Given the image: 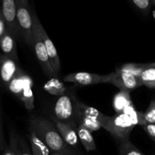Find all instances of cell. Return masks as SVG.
<instances>
[{
    "mask_svg": "<svg viewBox=\"0 0 155 155\" xmlns=\"http://www.w3.org/2000/svg\"><path fill=\"white\" fill-rule=\"evenodd\" d=\"M132 3L137 8L139 9L143 13L146 14L148 13L152 5V2L150 0H133Z\"/></svg>",
    "mask_w": 155,
    "mask_h": 155,
    "instance_id": "obj_26",
    "label": "cell"
},
{
    "mask_svg": "<svg viewBox=\"0 0 155 155\" xmlns=\"http://www.w3.org/2000/svg\"><path fill=\"white\" fill-rule=\"evenodd\" d=\"M33 49L34 50V52L36 53V58L40 64L41 69L43 72L45 74L46 77L49 79L53 78H59L58 74L55 72L50 63V58H49L48 53H47L46 47L44 45L43 42L41 39L40 36L39 34L37 29L36 26L33 24Z\"/></svg>",
    "mask_w": 155,
    "mask_h": 155,
    "instance_id": "obj_5",
    "label": "cell"
},
{
    "mask_svg": "<svg viewBox=\"0 0 155 155\" xmlns=\"http://www.w3.org/2000/svg\"><path fill=\"white\" fill-rule=\"evenodd\" d=\"M29 128L34 130L51 152L75 155L72 148L64 142L53 121L43 117H35L29 120Z\"/></svg>",
    "mask_w": 155,
    "mask_h": 155,
    "instance_id": "obj_1",
    "label": "cell"
},
{
    "mask_svg": "<svg viewBox=\"0 0 155 155\" xmlns=\"http://www.w3.org/2000/svg\"><path fill=\"white\" fill-rule=\"evenodd\" d=\"M119 153V155H144L130 142V140L120 142Z\"/></svg>",
    "mask_w": 155,
    "mask_h": 155,
    "instance_id": "obj_22",
    "label": "cell"
},
{
    "mask_svg": "<svg viewBox=\"0 0 155 155\" xmlns=\"http://www.w3.org/2000/svg\"><path fill=\"white\" fill-rule=\"evenodd\" d=\"M109 83L116 86L118 89H119V90L126 91L129 92L142 86V83L138 77L131 74L117 73L115 71Z\"/></svg>",
    "mask_w": 155,
    "mask_h": 155,
    "instance_id": "obj_10",
    "label": "cell"
},
{
    "mask_svg": "<svg viewBox=\"0 0 155 155\" xmlns=\"http://www.w3.org/2000/svg\"><path fill=\"white\" fill-rule=\"evenodd\" d=\"M0 14H1V5H0Z\"/></svg>",
    "mask_w": 155,
    "mask_h": 155,
    "instance_id": "obj_33",
    "label": "cell"
},
{
    "mask_svg": "<svg viewBox=\"0 0 155 155\" xmlns=\"http://www.w3.org/2000/svg\"><path fill=\"white\" fill-rule=\"evenodd\" d=\"M32 18H33V24L36 26V29L39 32L40 36L41 39H42L43 42L44 43V45H45L52 67H53L55 72L56 74H59L61 70V64L56 47H55L53 42H52V40L49 37L48 34H47L45 29L43 27L42 24H41L40 21L37 15H36V12H34V11H32Z\"/></svg>",
    "mask_w": 155,
    "mask_h": 155,
    "instance_id": "obj_6",
    "label": "cell"
},
{
    "mask_svg": "<svg viewBox=\"0 0 155 155\" xmlns=\"http://www.w3.org/2000/svg\"><path fill=\"white\" fill-rule=\"evenodd\" d=\"M144 124H155V98L151 100L146 111L143 113Z\"/></svg>",
    "mask_w": 155,
    "mask_h": 155,
    "instance_id": "obj_24",
    "label": "cell"
},
{
    "mask_svg": "<svg viewBox=\"0 0 155 155\" xmlns=\"http://www.w3.org/2000/svg\"><path fill=\"white\" fill-rule=\"evenodd\" d=\"M18 154L33 155L26 141L21 136H18Z\"/></svg>",
    "mask_w": 155,
    "mask_h": 155,
    "instance_id": "obj_25",
    "label": "cell"
},
{
    "mask_svg": "<svg viewBox=\"0 0 155 155\" xmlns=\"http://www.w3.org/2000/svg\"><path fill=\"white\" fill-rule=\"evenodd\" d=\"M145 65L146 64H125L115 69V72L131 74L139 78L141 72L145 68Z\"/></svg>",
    "mask_w": 155,
    "mask_h": 155,
    "instance_id": "obj_20",
    "label": "cell"
},
{
    "mask_svg": "<svg viewBox=\"0 0 155 155\" xmlns=\"http://www.w3.org/2000/svg\"><path fill=\"white\" fill-rule=\"evenodd\" d=\"M152 15H153V18H154V19H155V9L153 11V13H152Z\"/></svg>",
    "mask_w": 155,
    "mask_h": 155,
    "instance_id": "obj_31",
    "label": "cell"
},
{
    "mask_svg": "<svg viewBox=\"0 0 155 155\" xmlns=\"http://www.w3.org/2000/svg\"><path fill=\"white\" fill-rule=\"evenodd\" d=\"M151 2H152V5H153L155 6V0H152Z\"/></svg>",
    "mask_w": 155,
    "mask_h": 155,
    "instance_id": "obj_32",
    "label": "cell"
},
{
    "mask_svg": "<svg viewBox=\"0 0 155 155\" xmlns=\"http://www.w3.org/2000/svg\"><path fill=\"white\" fill-rule=\"evenodd\" d=\"M53 123L56 124L64 142L72 149L77 148L80 142L78 136L77 127L57 120H53Z\"/></svg>",
    "mask_w": 155,
    "mask_h": 155,
    "instance_id": "obj_12",
    "label": "cell"
},
{
    "mask_svg": "<svg viewBox=\"0 0 155 155\" xmlns=\"http://www.w3.org/2000/svg\"><path fill=\"white\" fill-rule=\"evenodd\" d=\"M33 81L31 77L25 73L23 79V83L17 98L20 100L27 110L34 108V94L33 91Z\"/></svg>",
    "mask_w": 155,
    "mask_h": 155,
    "instance_id": "obj_11",
    "label": "cell"
},
{
    "mask_svg": "<svg viewBox=\"0 0 155 155\" xmlns=\"http://www.w3.org/2000/svg\"><path fill=\"white\" fill-rule=\"evenodd\" d=\"M79 100L73 90L66 91L64 95L58 97L53 106V120L78 127L79 120Z\"/></svg>",
    "mask_w": 155,
    "mask_h": 155,
    "instance_id": "obj_2",
    "label": "cell"
},
{
    "mask_svg": "<svg viewBox=\"0 0 155 155\" xmlns=\"http://www.w3.org/2000/svg\"><path fill=\"white\" fill-rule=\"evenodd\" d=\"M135 127L129 116L126 114H116L106 116L102 124V128L110 133L119 142L129 140L131 132Z\"/></svg>",
    "mask_w": 155,
    "mask_h": 155,
    "instance_id": "obj_3",
    "label": "cell"
},
{
    "mask_svg": "<svg viewBox=\"0 0 155 155\" xmlns=\"http://www.w3.org/2000/svg\"><path fill=\"white\" fill-rule=\"evenodd\" d=\"M133 105L131 100L130 92L126 91L119 90L115 94L112 100V107L116 114H122L126 108Z\"/></svg>",
    "mask_w": 155,
    "mask_h": 155,
    "instance_id": "obj_15",
    "label": "cell"
},
{
    "mask_svg": "<svg viewBox=\"0 0 155 155\" xmlns=\"http://www.w3.org/2000/svg\"><path fill=\"white\" fill-rule=\"evenodd\" d=\"M153 65H155V62H153Z\"/></svg>",
    "mask_w": 155,
    "mask_h": 155,
    "instance_id": "obj_34",
    "label": "cell"
},
{
    "mask_svg": "<svg viewBox=\"0 0 155 155\" xmlns=\"http://www.w3.org/2000/svg\"><path fill=\"white\" fill-rule=\"evenodd\" d=\"M0 5L2 16L5 23L7 31L18 39L21 36L17 20L16 0H3Z\"/></svg>",
    "mask_w": 155,
    "mask_h": 155,
    "instance_id": "obj_8",
    "label": "cell"
},
{
    "mask_svg": "<svg viewBox=\"0 0 155 155\" xmlns=\"http://www.w3.org/2000/svg\"><path fill=\"white\" fill-rule=\"evenodd\" d=\"M78 107L80 115H82V116H84L88 118H92V119L97 120V121L100 123L101 126L104 120L106 119V116H107V115L103 114V113L99 111L97 109L91 107V106L87 105L86 104L80 101L78 102Z\"/></svg>",
    "mask_w": 155,
    "mask_h": 155,
    "instance_id": "obj_17",
    "label": "cell"
},
{
    "mask_svg": "<svg viewBox=\"0 0 155 155\" xmlns=\"http://www.w3.org/2000/svg\"><path fill=\"white\" fill-rule=\"evenodd\" d=\"M6 32H7V28H6L5 23L2 16V14H0V40L4 36Z\"/></svg>",
    "mask_w": 155,
    "mask_h": 155,
    "instance_id": "obj_29",
    "label": "cell"
},
{
    "mask_svg": "<svg viewBox=\"0 0 155 155\" xmlns=\"http://www.w3.org/2000/svg\"><path fill=\"white\" fill-rule=\"evenodd\" d=\"M78 125L83 126V127H84L85 128H87L91 132L97 131L100 128H102L100 123L97 121V120L86 117L82 116V115L79 116Z\"/></svg>",
    "mask_w": 155,
    "mask_h": 155,
    "instance_id": "obj_23",
    "label": "cell"
},
{
    "mask_svg": "<svg viewBox=\"0 0 155 155\" xmlns=\"http://www.w3.org/2000/svg\"><path fill=\"white\" fill-rule=\"evenodd\" d=\"M7 147L5 139L4 133H3L2 128V109L1 104H0V151H4Z\"/></svg>",
    "mask_w": 155,
    "mask_h": 155,
    "instance_id": "obj_27",
    "label": "cell"
},
{
    "mask_svg": "<svg viewBox=\"0 0 155 155\" xmlns=\"http://www.w3.org/2000/svg\"><path fill=\"white\" fill-rule=\"evenodd\" d=\"M44 89L48 93L55 96L59 97L66 92V88L59 78H53L49 80L44 84Z\"/></svg>",
    "mask_w": 155,
    "mask_h": 155,
    "instance_id": "obj_19",
    "label": "cell"
},
{
    "mask_svg": "<svg viewBox=\"0 0 155 155\" xmlns=\"http://www.w3.org/2000/svg\"><path fill=\"white\" fill-rule=\"evenodd\" d=\"M78 155H84V154H78Z\"/></svg>",
    "mask_w": 155,
    "mask_h": 155,
    "instance_id": "obj_35",
    "label": "cell"
},
{
    "mask_svg": "<svg viewBox=\"0 0 155 155\" xmlns=\"http://www.w3.org/2000/svg\"><path fill=\"white\" fill-rule=\"evenodd\" d=\"M77 133L79 141L82 144L86 151L90 152L96 150L97 146L92 136V132L81 125L77 127Z\"/></svg>",
    "mask_w": 155,
    "mask_h": 155,
    "instance_id": "obj_16",
    "label": "cell"
},
{
    "mask_svg": "<svg viewBox=\"0 0 155 155\" xmlns=\"http://www.w3.org/2000/svg\"><path fill=\"white\" fill-rule=\"evenodd\" d=\"M50 155H65L63 154H60V153H55V152H51Z\"/></svg>",
    "mask_w": 155,
    "mask_h": 155,
    "instance_id": "obj_30",
    "label": "cell"
},
{
    "mask_svg": "<svg viewBox=\"0 0 155 155\" xmlns=\"http://www.w3.org/2000/svg\"><path fill=\"white\" fill-rule=\"evenodd\" d=\"M21 70L18 62L0 54V87L7 90L9 85Z\"/></svg>",
    "mask_w": 155,
    "mask_h": 155,
    "instance_id": "obj_9",
    "label": "cell"
},
{
    "mask_svg": "<svg viewBox=\"0 0 155 155\" xmlns=\"http://www.w3.org/2000/svg\"><path fill=\"white\" fill-rule=\"evenodd\" d=\"M18 136L14 129L10 130L9 133V143L4 150L2 155H18Z\"/></svg>",
    "mask_w": 155,
    "mask_h": 155,
    "instance_id": "obj_21",
    "label": "cell"
},
{
    "mask_svg": "<svg viewBox=\"0 0 155 155\" xmlns=\"http://www.w3.org/2000/svg\"><path fill=\"white\" fill-rule=\"evenodd\" d=\"M142 127L152 140L155 142V124H146Z\"/></svg>",
    "mask_w": 155,
    "mask_h": 155,
    "instance_id": "obj_28",
    "label": "cell"
},
{
    "mask_svg": "<svg viewBox=\"0 0 155 155\" xmlns=\"http://www.w3.org/2000/svg\"><path fill=\"white\" fill-rule=\"evenodd\" d=\"M142 86L153 89L155 88V65L153 63L146 64L145 68L139 77Z\"/></svg>",
    "mask_w": 155,
    "mask_h": 155,
    "instance_id": "obj_18",
    "label": "cell"
},
{
    "mask_svg": "<svg viewBox=\"0 0 155 155\" xmlns=\"http://www.w3.org/2000/svg\"><path fill=\"white\" fill-rule=\"evenodd\" d=\"M16 40L17 39L7 31L0 40V50L2 51V54L5 56L18 62L19 59Z\"/></svg>",
    "mask_w": 155,
    "mask_h": 155,
    "instance_id": "obj_13",
    "label": "cell"
},
{
    "mask_svg": "<svg viewBox=\"0 0 155 155\" xmlns=\"http://www.w3.org/2000/svg\"><path fill=\"white\" fill-rule=\"evenodd\" d=\"M114 72L106 75L93 74L88 72L71 73L63 77L66 83H73L80 86H90L98 83H109L113 77Z\"/></svg>",
    "mask_w": 155,
    "mask_h": 155,
    "instance_id": "obj_7",
    "label": "cell"
},
{
    "mask_svg": "<svg viewBox=\"0 0 155 155\" xmlns=\"http://www.w3.org/2000/svg\"><path fill=\"white\" fill-rule=\"evenodd\" d=\"M16 5L20 36L24 43L33 49V18L29 2L27 0H16Z\"/></svg>",
    "mask_w": 155,
    "mask_h": 155,
    "instance_id": "obj_4",
    "label": "cell"
},
{
    "mask_svg": "<svg viewBox=\"0 0 155 155\" xmlns=\"http://www.w3.org/2000/svg\"><path fill=\"white\" fill-rule=\"evenodd\" d=\"M29 142L33 155H50L51 151L43 141L36 135L34 130L29 128Z\"/></svg>",
    "mask_w": 155,
    "mask_h": 155,
    "instance_id": "obj_14",
    "label": "cell"
}]
</instances>
